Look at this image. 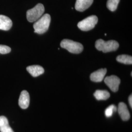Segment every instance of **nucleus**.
<instances>
[{
  "label": "nucleus",
  "instance_id": "f257e3e1",
  "mask_svg": "<svg viewBox=\"0 0 132 132\" xmlns=\"http://www.w3.org/2000/svg\"><path fill=\"white\" fill-rule=\"evenodd\" d=\"M51 17L48 14H44L33 24L34 32L42 34L46 32L49 28Z\"/></svg>",
  "mask_w": 132,
  "mask_h": 132
},
{
  "label": "nucleus",
  "instance_id": "f03ea898",
  "mask_svg": "<svg viewBox=\"0 0 132 132\" xmlns=\"http://www.w3.org/2000/svg\"><path fill=\"white\" fill-rule=\"evenodd\" d=\"M95 47L97 50L106 53L117 51L119 47V44L115 40L105 41L102 39H98L95 42Z\"/></svg>",
  "mask_w": 132,
  "mask_h": 132
},
{
  "label": "nucleus",
  "instance_id": "7ed1b4c3",
  "mask_svg": "<svg viewBox=\"0 0 132 132\" xmlns=\"http://www.w3.org/2000/svg\"><path fill=\"white\" fill-rule=\"evenodd\" d=\"M60 46L72 53L79 54L83 50V46L80 43L69 39H64L60 43Z\"/></svg>",
  "mask_w": 132,
  "mask_h": 132
},
{
  "label": "nucleus",
  "instance_id": "20e7f679",
  "mask_svg": "<svg viewBox=\"0 0 132 132\" xmlns=\"http://www.w3.org/2000/svg\"><path fill=\"white\" fill-rule=\"evenodd\" d=\"M45 12L44 6L42 4H38L33 9L27 12V18L28 22L32 23L40 19Z\"/></svg>",
  "mask_w": 132,
  "mask_h": 132
},
{
  "label": "nucleus",
  "instance_id": "39448f33",
  "mask_svg": "<svg viewBox=\"0 0 132 132\" xmlns=\"http://www.w3.org/2000/svg\"><path fill=\"white\" fill-rule=\"evenodd\" d=\"M98 22V18L95 15H92L79 22L77 26L82 31H89L94 28Z\"/></svg>",
  "mask_w": 132,
  "mask_h": 132
},
{
  "label": "nucleus",
  "instance_id": "423d86ee",
  "mask_svg": "<svg viewBox=\"0 0 132 132\" xmlns=\"http://www.w3.org/2000/svg\"><path fill=\"white\" fill-rule=\"evenodd\" d=\"M104 82L112 91L117 92L118 90L120 80L117 76H109L105 78Z\"/></svg>",
  "mask_w": 132,
  "mask_h": 132
},
{
  "label": "nucleus",
  "instance_id": "0eeeda50",
  "mask_svg": "<svg viewBox=\"0 0 132 132\" xmlns=\"http://www.w3.org/2000/svg\"><path fill=\"white\" fill-rule=\"evenodd\" d=\"M29 94L27 90H23L20 95L19 99V106L23 109L28 108L29 105Z\"/></svg>",
  "mask_w": 132,
  "mask_h": 132
},
{
  "label": "nucleus",
  "instance_id": "6e6552de",
  "mask_svg": "<svg viewBox=\"0 0 132 132\" xmlns=\"http://www.w3.org/2000/svg\"><path fill=\"white\" fill-rule=\"evenodd\" d=\"M106 69H101L93 72L90 76V79L93 82H100L104 79V76L107 73Z\"/></svg>",
  "mask_w": 132,
  "mask_h": 132
},
{
  "label": "nucleus",
  "instance_id": "1a4fd4ad",
  "mask_svg": "<svg viewBox=\"0 0 132 132\" xmlns=\"http://www.w3.org/2000/svg\"><path fill=\"white\" fill-rule=\"evenodd\" d=\"M94 0H76L75 8L78 11L82 12L88 9L92 5Z\"/></svg>",
  "mask_w": 132,
  "mask_h": 132
},
{
  "label": "nucleus",
  "instance_id": "9d476101",
  "mask_svg": "<svg viewBox=\"0 0 132 132\" xmlns=\"http://www.w3.org/2000/svg\"><path fill=\"white\" fill-rule=\"evenodd\" d=\"M119 114L123 120L127 121L130 118V114L126 105L123 102H120L118 105Z\"/></svg>",
  "mask_w": 132,
  "mask_h": 132
},
{
  "label": "nucleus",
  "instance_id": "9b49d317",
  "mask_svg": "<svg viewBox=\"0 0 132 132\" xmlns=\"http://www.w3.org/2000/svg\"><path fill=\"white\" fill-rule=\"evenodd\" d=\"M12 26V22L9 17L0 15V29L7 31L11 28Z\"/></svg>",
  "mask_w": 132,
  "mask_h": 132
},
{
  "label": "nucleus",
  "instance_id": "f8f14e48",
  "mask_svg": "<svg viewBox=\"0 0 132 132\" xmlns=\"http://www.w3.org/2000/svg\"><path fill=\"white\" fill-rule=\"evenodd\" d=\"M27 70L33 77H37L42 75L44 72V69L41 66L39 65H32L28 66Z\"/></svg>",
  "mask_w": 132,
  "mask_h": 132
},
{
  "label": "nucleus",
  "instance_id": "ddd939ff",
  "mask_svg": "<svg viewBox=\"0 0 132 132\" xmlns=\"http://www.w3.org/2000/svg\"><path fill=\"white\" fill-rule=\"evenodd\" d=\"M0 132H14L9 125L7 119L4 116L0 117Z\"/></svg>",
  "mask_w": 132,
  "mask_h": 132
},
{
  "label": "nucleus",
  "instance_id": "4468645a",
  "mask_svg": "<svg viewBox=\"0 0 132 132\" xmlns=\"http://www.w3.org/2000/svg\"><path fill=\"white\" fill-rule=\"evenodd\" d=\"M94 96L98 100H105L110 97V94L106 90H96L94 93Z\"/></svg>",
  "mask_w": 132,
  "mask_h": 132
},
{
  "label": "nucleus",
  "instance_id": "2eb2a0df",
  "mask_svg": "<svg viewBox=\"0 0 132 132\" xmlns=\"http://www.w3.org/2000/svg\"><path fill=\"white\" fill-rule=\"evenodd\" d=\"M117 61L123 63L124 64H129L131 65L132 64V57L131 56L126 55V54H122L120 55H118L116 58Z\"/></svg>",
  "mask_w": 132,
  "mask_h": 132
},
{
  "label": "nucleus",
  "instance_id": "dca6fc26",
  "mask_svg": "<svg viewBox=\"0 0 132 132\" xmlns=\"http://www.w3.org/2000/svg\"><path fill=\"white\" fill-rule=\"evenodd\" d=\"M120 0H108L107 7L111 11H114L117 10Z\"/></svg>",
  "mask_w": 132,
  "mask_h": 132
},
{
  "label": "nucleus",
  "instance_id": "f3484780",
  "mask_svg": "<svg viewBox=\"0 0 132 132\" xmlns=\"http://www.w3.org/2000/svg\"><path fill=\"white\" fill-rule=\"evenodd\" d=\"M117 110V108L114 105H111L109 106L107 108H106L105 112L106 117L107 118H110L112 117L113 112H116Z\"/></svg>",
  "mask_w": 132,
  "mask_h": 132
},
{
  "label": "nucleus",
  "instance_id": "a211bd4d",
  "mask_svg": "<svg viewBox=\"0 0 132 132\" xmlns=\"http://www.w3.org/2000/svg\"><path fill=\"white\" fill-rule=\"evenodd\" d=\"M11 52V48L5 46L0 45V54H5L10 53Z\"/></svg>",
  "mask_w": 132,
  "mask_h": 132
},
{
  "label": "nucleus",
  "instance_id": "6ab92c4d",
  "mask_svg": "<svg viewBox=\"0 0 132 132\" xmlns=\"http://www.w3.org/2000/svg\"><path fill=\"white\" fill-rule=\"evenodd\" d=\"M129 103L130 104V106H131V107H132V94H131L129 97Z\"/></svg>",
  "mask_w": 132,
  "mask_h": 132
}]
</instances>
